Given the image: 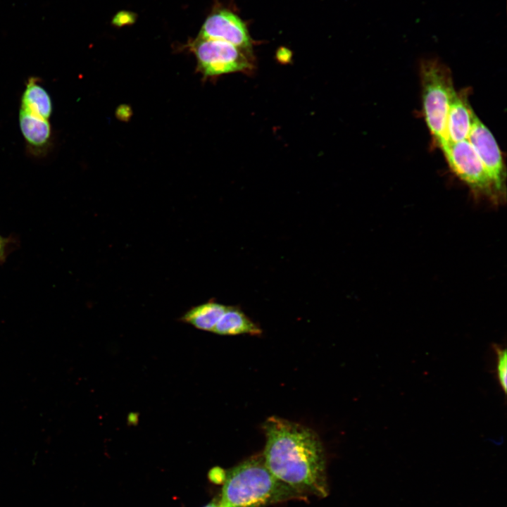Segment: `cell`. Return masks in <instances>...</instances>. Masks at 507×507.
I'll return each mask as SVG.
<instances>
[{"label": "cell", "mask_w": 507, "mask_h": 507, "mask_svg": "<svg viewBox=\"0 0 507 507\" xmlns=\"http://www.w3.org/2000/svg\"><path fill=\"white\" fill-rule=\"evenodd\" d=\"M475 114L463 92L455 93L449 106L446 130L449 143L468 139Z\"/></svg>", "instance_id": "8"}, {"label": "cell", "mask_w": 507, "mask_h": 507, "mask_svg": "<svg viewBox=\"0 0 507 507\" xmlns=\"http://www.w3.org/2000/svg\"><path fill=\"white\" fill-rule=\"evenodd\" d=\"M19 125L22 134L34 151H42L49 145L51 127L49 120L20 109Z\"/></svg>", "instance_id": "9"}, {"label": "cell", "mask_w": 507, "mask_h": 507, "mask_svg": "<svg viewBox=\"0 0 507 507\" xmlns=\"http://www.w3.org/2000/svg\"><path fill=\"white\" fill-rule=\"evenodd\" d=\"M423 111L434 141L443 151L449 145L446 121L456 93L449 69L437 59L422 61L420 67Z\"/></svg>", "instance_id": "3"}, {"label": "cell", "mask_w": 507, "mask_h": 507, "mask_svg": "<svg viewBox=\"0 0 507 507\" xmlns=\"http://www.w3.org/2000/svg\"><path fill=\"white\" fill-rule=\"evenodd\" d=\"M493 349L496 354V375L499 383L503 391L506 393L507 389V354L506 349H502L498 344H493Z\"/></svg>", "instance_id": "13"}, {"label": "cell", "mask_w": 507, "mask_h": 507, "mask_svg": "<svg viewBox=\"0 0 507 507\" xmlns=\"http://www.w3.org/2000/svg\"><path fill=\"white\" fill-rule=\"evenodd\" d=\"M6 244V239L0 235V261L5 257Z\"/></svg>", "instance_id": "15"}, {"label": "cell", "mask_w": 507, "mask_h": 507, "mask_svg": "<svg viewBox=\"0 0 507 507\" xmlns=\"http://www.w3.org/2000/svg\"><path fill=\"white\" fill-rule=\"evenodd\" d=\"M213 332L220 335H259L262 330L239 308L227 306Z\"/></svg>", "instance_id": "11"}, {"label": "cell", "mask_w": 507, "mask_h": 507, "mask_svg": "<svg viewBox=\"0 0 507 507\" xmlns=\"http://www.w3.org/2000/svg\"><path fill=\"white\" fill-rule=\"evenodd\" d=\"M198 37L224 41L254 54V41L246 24L226 8H216L208 15Z\"/></svg>", "instance_id": "6"}, {"label": "cell", "mask_w": 507, "mask_h": 507, "mask_svg": "<svg viewBox=\"0 0 507 507\" xmlns=\"http://www.w3.org/2000/svg\"><path fill=\"white\" fill-rule=\"evenodd\" d=\"M442 151L451 170L475 195L498 200L488 174L468 139L451 143Z\"/></svg>", "instance_id": "5"}, {"label": "cell", "mask_w": 507, "mask_h": 507, "mask_svg": "<svg viewBox=\"0 0 507 507\" xmlns=\"http://www.w3.org/2000/svg\"><path fill=\"white\" fill-rule=\"evenodd\" d=\"M266 437L264 463L279 480L307 496L329 494L322 443L311 429L275 416L263 425Z\"/></svg>", "instance_id": "1"}, {"label": "cell", "mask_w": 507, "mask_h": 507, "mask_svg": "<svg viewBox=\"0 0 507 507\" xmlns=\"http://www.w3.org/2000/svg\"><path fill=\"white\" fill-rule=\"evenodd\" d=\"M196 59V70L204 78L234 73H251L254 56L228 42L196 37L188 44Z\"/></svg>", "instance_id": "4"}, {"label": "cell", "mask_w": 507, "mask_h": 507, "mask_svg": "<svg viewBox=\"0 0 507 507\" xmlns=\"http://www.w3.org/2000/svg\"><path fill=\"white\" fill-rule=\"evenodd\" d=\"M204 507H221V506L219 499H215L213 501H212Z\"/></svg>", "instance_id": "16"}, {"label": "cell", "mask_w": 507, "mask_h": 507, "mask_svg": "<svg viewBox=\"0 0 507 507\" xmlns=\"http://www.w3.org/2000/svg\"><path fill=\"white\" fill-rule=\"evenodd\" d=\"M225 471H223L221 468H214L209 472V477L214 482H223L225 477Z\"/></svg>", "instance_id": "14"}, {"label": "cell", "mask_w": 507, "mask_h": 507, "mask_svg": "<svg viewBox=\"0 0 507 507\" xmlns=\"http://www.w3.org/2000/svg\"><path fill=\"white\" fill-rule=\"evenodd\" d=\"M221 507H266L307 496L277 479L262 454L251 456L225 472Z\"/></svg>", "instance_id": "2"}, {"label": "cell", "mask_w": 507, "mask_h": 507, "mask_svg": "<svg viewBox=\"0 0 507 507\" xmlns=\"http://www.w3.org/2000/svg\"><path fill=\"white\" fill-rule=\"evenodd\" d=\"M20 109L46 120L52 113L50 95L35 77H30L26 83L21 98Z\"/></svg>", "instance_id": "10"}, {"label": "cell", "mask_w": 507, "mask_h": 507, "mask_svg": "<svg viewBox=\"0 0 507 507\" xmlns=\"http://www.w3.org/2000/svg\"><path fill=\"white\" fill-rule=\"evenodd\" d=\"M226 308L227 306L211 299L189 309L182 315L180 320L198 330L213 332Z\"/></svg>", "instance_id": "12"}, {"label": "cell", "mask_w": 507, "mask_h": 507, "mask_svg": "<svg viewBox=\"0 0 507 507\" xmlns=\"http://www.w3.org/2000/svg\"><path fill=\"white\" fill-rule=\"evenodd\" d=\"M468 141L482 161L497 199L504 193L506 170L499 145L489 130L475 115Z\"/></svg>", "instance_id": "7"}]
</instances>
